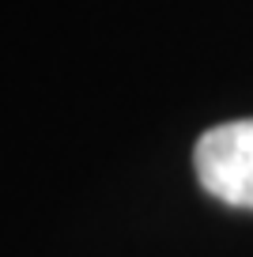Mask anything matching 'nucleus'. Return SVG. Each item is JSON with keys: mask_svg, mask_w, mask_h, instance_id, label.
Returning a JSON list of instances; mask_svg holds the SVG:
<instances>
[{"mask_svg": "<svg viewBox=\"0 0 253 257\" xmlns=\"http://www.w3.org/2000/svg\"><path fill=\"white\" fill-rule=\"evenodd\" d=\"M193 167L215 201L253 212V117L208 128L197 140Z\"/></svg>", "mask_w": 253, "mask_h": 257, "instance_id": "nucleus-1", "label": "nucleus"}]
</instances>
